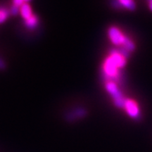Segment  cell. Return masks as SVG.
<instances>
[{
	"instance_id": "1",
	"label": "cell",
	"mask_w": 152,
	"mask_h": 152,
	"mask_svg": "<svg viewBox=\"0 0 152 152\" xmlns=\"http://www.w3.org/2000/svg\"><path fill=\"white\" fill-rule=\"evenodd\" d=\"M106 87V90L113 97L115 105L118 108H124L126 99L123 97V94L118 89L116 85L113 83H108Z\"/></svg>"
},
{
	"instance_id": "2",
	"label": "cell",
	"mask_w": 152,
	"mask_h": 152,
	"mask_svg": "<svg viewBox=\"0 0 152 152\" xmlns=\"http://www.w3.org/2000/svg\"><path fill=\"white\" fill-rule=\"evenodd\" d=\"M118 66L114 63L111 57L106 58L104 65V73L108 77H115L118 76Z\"/></svg>"
},
{
	"instance_id": "3",
	"label": "cell",
	"mask_w": 152,
	"mask_h": 152,
	"mask_svg": "<svg viewBox=\"0 0 152 152\" xmlns=\"http://www.w3.org/2000/svg\"><path fill=\"white\" fill-rule=\"evenodd\" d=\"M109 36L112 42L115 45H122L125 38L121 31L115 27H111L109 30Z\"/></svg>"
},
{
	"instance_id": "4",
	"label": "cell",
	"mask_w": 152,
	"mask_h": 152,
	"mask_svg": "<svg viewBox=\"0 0 152 152\" xmlns=\"http://www.w3.org/2000/svg\"><path fill=\"white\" fill-rule=\"evenodd\" d=\"M125 109H126L127 112L131 117L132 118H137L140 114L139 109L137 106V104L134 101L131 99H126L125 104Z\"/></svg>"
},
{
	"instance_id": "5",
	"label": "cell",
	"mask_w": 152,
	"mask_h": 152,
	"mask_svg": "<svg viewBox=\"0 0 152 152\" xmlns=\"http://www.w3.org/2000/svg\"><path fill=\"white\" fill-rule=\"evenodd\" d=\"M110 57L112 58L114 63L116 64L118 68H122L125 64V58L123 55H121L118 51L112 50Z\"/></svg>"
},
{
	"instance_id": "6",
	"label": "cell",
	"mask_w": 152,
	"mask_h": 152,
	"mask_svg": "<svg viewBox=\"0 0 152 152\" xmlns=\"http://www.w3.org/2000/svg\"><path fill=\"white\" fill-rule=\"evenodd\" d=\"M20 13H21L23 17L26 18V20L30 18L32 16L31 9H30V5H28V4H23L20 6Z\"/></svg>"
},
{
	"instance_id": "7",
	"label": "cell",
	"mask_w": 152,
	"mask_h": 152,
	"mask_svg": "<svg viewBox=\"0 0 152 152\" xmlns=\"http://www.w3.org/2000/svg\"><path fill=\"white\" fill-rule=\"evenodd\" d=\"M122 45H123V48L127 49L129 52H131V51H133L134 49V48H135L134 43H133L131 41L130 39H129V38L125 37V36L124 38V40H123V42Z\"/></svg>"
},
{
	"instance_id": "8",
	"label": "cell",
	"mask_w": 152,
	"mask_h": 152,
	"mask_svg": "<svg viewBox=\"0 0 152 152\" xmlns=\"http://www.w3.org/2000/svg\"><path fill=\"white\" fill-rule=\"evenodd\" d=\"M119 3L130 10H134L135 9V3L132 0H121L119 1Z\"/></svg>"
},
{
	"instance_id": "9",
	"label": "cell",
	"mask_w": 152,
	"mask_h": 152,
	"mask_svg": "<svg viewBox=\"0 0 152 152\" xmlns=\"http://www.w3.org/2000/svg\"><path fill=\"white\" fill-rule=\"evenodd\" d=\"M26 24L28 27H34L37 23V19L35 16H31L30 18L26 19Z\"/></svg>"
},
{
	"instance_id": "10",
	"label": "cell",
	"mask_w": 152,
	"mask_h": 152,
	"mask_svg": "<svg viewBox=\"0 0 152 152\" xmlns=\"http://www.w3.org/2000/svg\"><path fill=\"white\" fill-rule=\"evenodd\" d=\"M8 16V13L7 11L4 10V9H0V23L4 21Z\"/></svg>"
},
{
	"instance_id": "11",
	"label": "cell",
	"mask_w": 152,
	"mask_h": 152,
	"mask_svg": "<svg viewBox=\"0 0 152 152\" xmlns=\"http://www.w3.org/2000/svg\"><path fill=\"white\" fill-rule=\"evenodd\" d=\"M149 8L152 11V0H151V1H149Z\"/></svg>"
}]
</instances>
